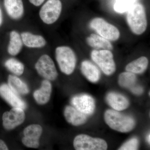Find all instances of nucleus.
<instances>
[{"label": "nucleus", "instance_id": "nucleus-1", "mask_svg": "<svg viewBox=\"0 0 150 150\" xmlns=\"http://www.w3.org/2000/svg\"><path fill=\"white\" fill-rule=\"evenodd\" d=\"M104 120L111 129L122 133H128L132 131L136 125L132 117L111 109L105 112Z\"/></svg>", "mask_w": 150, "mask_h": 150}, {"label": "nucleus", "instance_id": "nucleus-2", "mask_svg": "<svg viewBox=\"0 0 150 150\" xmlns=\"http://www.w3.org/2000/svg\"><path fill=\"white\" fill-rule=\"evenodd\" d=\"M127 21L132 32L137 35L143 34L147 27L144 7L142 4H135L127 11Z\"/></svg>", "mask_w": 150, "mask_h": 150}, {"label": "nucleus", "instance_id": "nucleus-3", "mask_svg": "<svg viewBox=\"0 0 150 150\" xmlns=\"http://www.w3.org/2000/svg\"><path fill=\"white\" fill-rule=\"evenodd\" d=\"M56 60L62 72L70 75L74 71L76 58L71 48L67 46H59L56 49Z\"/></svg>", "mask_w": 150, "mask_h": 150}, {"label": "nucleus", "instance_id": "nucleus-4", "mask_svg": "<svg viewBox=\"0 0 150 150\" xmlns=\"http://www.w3.org/2000/svg\"><path fill=\"white\" fill-rule=\"evenodd\" d=\"M91 57L105 74L110 76L115 72V64L113 55L110 50H93L91 52Z\"/></svg>", "mask_w": 150, "mask_h": 150}, {"label": "nucleus", "instance_id": "nucleus-5", "mask_svg": "<svg viewBox=\"0 0 150 150\" xmlns=\"http://www.w3.org/2000/svg\"><path fill=\"white\" fill-rule=\"evenodd\" d=\"M90 26L99 35L108 40L115 41L120 37V32L117 28L100 18L93 19Z\"/></svg>", "mask_w": 150, "mask_h": 150}, {"label": "nucleus", "instance_id": "nucleus-6", "mask_svg": "<svg viewBox=\"0 0 150 150\" xmlns=\"http://www.w3.org/2000/svg\"><path fill=\"white\" fill-rule=\"evenodd\" d=\"M74 146L77 150H105L108 148L107 144L104 140L85 134H80L75 137Z\"/></svg>", "mask_w": 150, "mask_h": 150}, {"label": "nucleus", "instance_id": "nucleus-7", "mask_svg": "<svg viewBox=\"0 0 150 150\" xmlns=\"http://www.w3.org/2000/svg\"><path fill=\"white\" fill-rule=\"evenodd\" d=\"M62 10V4L60 0H48L40 8L39 16L46 24H53L59 18Z\"/></svg>", "mask_w": 150, "mask_h": 150}, {"label": "nucleus", "instance_id": "nucleus-8", "mask_svg": "<svg viewBox=\"0 0 150 150\" xmlns=\"http://www.w3.org/2000/svg\"><path fill=\"white\" fill-rule=\"evenodd\" d=\"M35 69L41 76L48 81H54L58 76V72L53 60L48 55L41 56L35 64Z\"/></svg>", "mask_w": 150, "mask_h": 150}, {"label": "nucleus", "instance_id": "nucleus-9", "mask_svg": "<svg viewBox=\"0 0 150 150\" xmlns=\"http://www.w3.org/2000/svg\"><path fill=\"white\" fill-rule=\"evenodd\" d=\"M24 110L19 108H13L6 111L2 116L3 125L7 130H11L21 125L25 119Z\"/></svg>", "mask_w": 150, "mask_h": 150}, {"label": "nucleus", "instance_id": "nucleus-10", "mask_svg": "<svg viewBox=\"0 0 150 150\" xmlns=\"http://www.w3.org/2000/svg\"><path fill=\"white\" fill-rule=\"evenodd\" d=\"M43 132L42 127L38 124H31L23 131V144L28 148L36 149L39 146V139Z\"/></svg>", "mask_w": 150, "mask_h": 150}, {"label": "nucleus", "instance_id": "nucleus-11", "mask_svg": "<svg viewBox=\"0 0 150 150\" xmlns=\"http://www.w3.org/2000/svg\"><path fill=\"white\" fill-rule=\"evenodd\" d=\"M0 96L13 108H19L24 110L27 108L26 103L8 85L3 84L0 86Z\"/></svg>", "mask_w": 150, "mask_h": 150}, {"label": "nucleus", "instance_id": "nucleus-12", "mask_svg": "<svg viewBox=\"0 0 150 150\" xmlns=\"http://www.w3.org/2000/svg\"><path fill=\"white\" fill-rule=\"evenodd\" d=\"M71 103L75 108L86 115L93 113L95 108L94 100L90 96L82 94L73 98Z\"/></svg>", "mask_w": 150, "mask_h": 150}, {"label": "nucleus", "instance_id": "nucleus-13", "mask_svg": "<svg viewBox=\"0 0 150 150\" xmlns=\"http://www.w3.org/2000/svg\"><path fill=\"white\" fill-rule=\"evenodd\" d=\"M64 115L67 122L73 126L83 125L86 123L87 120L86 114L71 106H67L66 107Z\"/></svg>", "mask_w": 150, "mask_h": 150}, {"label": "nucleus", "instance_id": "nucleus-14", "mask_svg": "<svg viewBox=\"0 0 150 150\" xmlns=\"http://www.w3.org/2000/svg\"><path fill=\"white\" fill-rule=\"evenodd\" d=\"M106 100L109 105L117 111H122L129 107V100L126 97L120 94L111 92L108 94Z\"/></svg>", "mask_w": 150, "mask_h": 150}, {"label": "nucleus", "instance_id": "nucleus-15", "mask_svg": "<svg viewBox=\"0 0 150 150\" xmlns=\"http://www.w3.org/2000/svg\"><path fill=\"white\" fill-rule=\"evenodd\" d=\"M5 7L9 16L13 19L21 18L24 13L22 0H4Z\"/></svg>", "mask_w": 150, "mask_h": 150}, {"label": "nucleus", "instance_id": "nucleus-16", "mask_svg": "<svg viewBox=\"0 0 150 150\" xmlns=\"http://www.w3.org/2000/svg\"><path fill=\"white\" fill-rule=\"evenodd\" d=\"M52 92V85L48 80L42 81L40 89L33 93V97L36 102L40 105L46 104L49 101Z\"/></svg>", "mask_w": 150, "mask_h": 150}, {"label": "nucleus", "instance_id": "nucleus-17", "mask_svg": "<svg viewBox=\"0 0 150 150\" xmlns=\"http://www.w3.org/2000/svg\"><path fill=\"white\" fill-rule=\"evenodd\" d=\"M83 74L90 81L96 83L99 80L100 72L99 69L89 61H84L82 62L81 67Z\"/></svg>", "mask_w": 150, "mask_h": 150}, {"label": "nucleus", "instance_id": "nucleus-18", "mask_svg": "<svg viewBox=\"0 0 150 150\" xmlns=\"http://www.w3.org/2000/svg\"><path fill=\"white\" fill-rule=\"evenodd\" d=\"M21 37L23 43L29 48H42L46 45V41L40 35H33L29 32H23Z\"/></svg>", "mask_w": 150, "mask_h": 150}, {"label": "nucleus", "instance_id": "nucleus-19", "mask_svg": "<svg viewBox=\"0 0 150 150\" xmlns=\"http://www.w3.org/2000/svg\"><path fill=\"white\" fill-rule=\"evenodd\" d=\"M88 44L96 50H111L113 48L112 44L109 40L100 35L95 34H91L86 39Z\"/></svg>", "mask_w": 150, "mask_h": 150}, {"label": "nucleus", "instance_id": "nucleus-20", "mask_svg": "<svg viewBox=\"0 0 150 150\" xmlns=\"http://www.w3.org/2000/svg\"><path fill=\"white\" fill-rule=\"evenodd\" d=\"M8 85L18 95H25L29 93V89L26 83L16 76L9 75Z\"/></svg>", "mask_w": 150, "mask_h": 150}, {"label": "nucleus", "instance_id": "nucleus-21", "mask_svg": "<svg viewBox=\"0 0 150 150\" xmlns=\"http://www.w3.org/2000/svg\"><path fill=\"white\" fill-rule=\"evenodd\" d=\"M148 65L147 58L142 56L129 63L126 67V70L127 71L134 74H142L146 69Z\"/></svg>", "mask_w": 150, "mask_h": 150}, {"label": "nucleus", "instance_id": "nucleus-22", "mask_svg": "<svg viewBox=\"0 0 150 150\" xmlns=\"http://www.w3.org/2000/svg\"><path fill=\"white\" fill-rule=\"evenodd\" d=\"M10 40L8 48L9 54L12 56H16L19 54L23 47V41L21 35L15 30L11 33Z\"/></svg>", "mask_w": 150, "mask_h": 150}, {"label": "nucleus", "instance_id": "nucleus-23", "mask_svg": "<svg viewBox=\"0 0 150 150\" xmlns=\"http://www.w3.org/2000/svg\"><path fill=\"white\" fill-rule=\"evenodd\" d=\"M137 81V77L134 73L126 72L121 73L118 77V83L121 87L130 88L134 86Z\"/></svg>", "mask_w": 150, "mask_h": 150}, {"label": "nucleus", "instance_id": "nucleus-24", "mask_svg": "<svg viewBox=\"0 0 150 150\" xmlns=\"http://www.w3.org/2000/svg\"><path fill=\"white\" fill-rule=\"evenodd\" d=\"M9 71L16 76H21L24 72V65L16 59L11 58L7 60L5 64Z\"/></svg>", "mask_w": 150, "mask_h": 150}, {"label": "nucleus", "instance_id": "nucleus-25", "mask_svg": "<svg viewBox=\"0 0 150 150\" xmlns=\"http://www.w3.org/2000/svg\"><path fill=\"white\" fill-rule=\"evenodd\" d=\"M137 0H115L114 9L118 13H122L129 10L136 4Z\"/></svg>", "mask_w": 150, "mask_h": 150}, {"label": "nucleus", "instance_id": "nucleus-26", "mask_svg": "<svg viewBox=\"0 0 150 150\" xmlns=\"http://www.w3.org/2000/svg\"><path fill=\"white\" fill-rule=\"evenodd\" d=\"M139 141L137 138H132L127 141L119 148L120 150H135L138 149Z\"/></svg>", "mask_w": 150, "mask_h": 150}, {"label": "nucleus", "instance_id": "nucleus-27", "mask_svg": "<svg viewBox=\"0 0 150 150\" xmlns=\"http://www.w3.org/2000/svg\"><path fill=\"white\" fill-rule=\"evenodd\" d=\"M131 89L132 93L136 95L141 94L143 93V89L140 86H133Z\"/></svg>", "mask_w": 150, "mask_h": 150}, {"label": "nucleus", "instance_id": "nucleus-28", "mask_svg": "<svg viewBox=\"0 0 150 150\" xmlns=\"http://www.w3.org/2000/svg\"><path fill=\"white\" fill-rule=\"evenodd\" d=\"M29 1L33 5L38 6L43 4L45 0H29Z\"/></svg>", "mask_w": 150, "mask_h": 150}, {"label": "nucleus", "instance_id": "nucleus-29", "mask_svg": "<svg viewBox=\"0 0 150 150\" xmlns=\"http://www.w3.org/2000/svg\"><path fill=\"white\" fill-rule=\"evenodd\" d=\"M8 150V147L6 143L3 140L0 139V150Z\"/></svg>", "mask_w": 150, "mask_h": 150}, {"label": "nucleus", "instance_id": "nucleus-30", "mask_svg": "<svg viewBox=\"0 0 150 150\" xmlns=\"http://www.w3.org/2000/svg\"><path fill=\"white\" fill-rule=\"evenodd\" d=\"M2 22V13L0 9V25L1 24Z\"/></svg>", "mask_w": 150, "mask_h": 150}, {"label": "nucleus", "instance_id": "nucleus-31", "mask_svg": "<svg viewBox=\"0 0 150 150\" xmlns=\"http://www.w3.org/2000/svg\"><path fill=\"white\" fill-rule=\"evenodd\" d=\"M150 134H149L147 135V142H148V143H149V144H150Z\"/></svg>", "mask_w": 150, "mask_h": 150}]
</instances>
